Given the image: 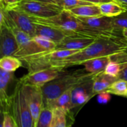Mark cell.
<instances>
[{
    "mask_svg": "<svg viewBox=\"0 0 127 127\" xmlns=\"http://www.w3.org/2000/svg\"><path fill=\"white\" fill-rule=\"evenodd\" d=\"M55 4L63 7V9L69 11L71 9L83 5L93 4L82 0H55Z\"/></svg>",
    "mask_w": 127,
    "mask_h": 127,
    "instance_id": "cell-25",
    "label": "cell"
},
{
    "mask_svg": "<svg viewBox=\"0 0 127 127\" xmlns=\"http://www.w3.org/2000/svg\"><path fill=\"white\" fill-rule=\"evenodd\" d=\"M82 1H86V2H90V3L93 4L99 5L102 3L110 2V1H114V0H82Z\"/></svg>",
    "mask_w": 127,
    "mask_h": 127,
    "instance_id": "cell-32",
    "label": "cell"
},
{
    "mask_svg": "<svg viewBox=\"0 0 127 127\" xmlns=\"http://www.w3.org/2000/svg\"><path fill=\"white\" fill-rule=\"evenodd\" d=\"M95 77L78 84L72 89L71 111L74 114V110H76V115L79 110L94 97L93 87Z\"/></svg>",
    "mask_w": 127,
    "mask_h": 127,
    "instance_id": "cell-7",
    "label": "cell"
},
{
    "mask_svg": "<svg viewBox=\"0 0 127 127\" xmlns=\"http://www.w3.org/2000/svg\"><path fill=\"white\" fill-rule=\"evenodd\" d=\"M35 1H42V2H50V3H53V4H55V0H35Z\"/></svg>",
    "mask_w": 127,
    "mask_h": 127,
    "instance_id": "cell-35",
    "label": "cell"
},
{
    "mask_svg": "<svg viewBox=\"0 0 127 127\" xmlns=\"http://www.w3.org/2000/svg\"><path fill=\"white\" fill-rule=\"evenodd\" d=\"M127 50V40L120 36L100 37L92 44L78 53L60 60L53 62V68L66 69L73 66L82 65L89 60L102 57H110Z\"/></svg>",
    "mask_w": 127,
    "mask_h": 127,
    "instance_id": "cell-1",
    "label": "cell"
},
{
    "mask_svg": "<svg viewBox=\"0 0 127 127\" xmlns=\"http://www.w3.org/2000/svg\"><path fill=\"white\" fill-rule=\"evenodd\" d=\"M11 97L9 112L16 127H35L34 120L24 93L23 82L21 79L16 83Z\"/></svg>",
    "mask_w": 127,
    "mask_h": 127,
    "instance_id": "cell-3",
    "label": "cell"
},
{
    "mask_svg": "<svg viewBox=\"0 0 127 127\" xmlns=\"http://www.w3.org/2000/svg\"><path fill=\"white\" fill-rule=\"evenodd\" d=\"M105 91L110 94L127 98V81L118 79Z\"/></svg>",
    "mask_w": 127,
    "mask_h": 127,
    "instance_id": "cell-23",
    "label": "cell"
},
{
    "mask_svg": "<svg viewBox=\"0 0 127 127\" xmlns=\"http://www.w3.org/2000/svg\"><path fill=\"white\" fill-rule=\"evenodd\" d=\"M80 50H54L47 51L27 57L21 60L26 63L28 69V73H33L41 69L51 68L53 62L60 60L78 53Z\"/></svg>",
    "mask_w": 127,
    "mask_h": 127,
    "instance_id": "cell-4",
    "label": "cell"
},
{
    "mask_svg": "<svg viewBox=\"0 0 127 127\" xmlns=\"http://www.w3.org/2000/svg\"><path fill=\"white\" fill-rule=\"evenodd\" d=\"M22 66V61L14 56H6L0 60V68L7 71L14 72Z\"/></svg>",
    "mask_w": 127,
    "mask_h": 127,
    "instance_id": "cell-21",
    "label": "cell"
},
{
    "mask_svg": "<svg viewBox=\"0 0 127 127\" xmlns=\"http://www.w3.org/2000/svg\"><path fill=\"white\" fill-rule=\"evenodd\" d=\"M53 110V118L50 127H71L74 122L75 115L73 112H66L60 108Z\"/></svg>",
    "mask_w": 127,
    "mask_h": 127,
    "instance_id": "cell-15",
    "label": "cell"
},
{
    "mask_svg": "<svg viewBox=\"0 0 127 127\" xmlns=\"http://www.w3.org/2000/svg\"><path fill=\"white\" fill-rule=\"evenodd\" d=\"M110 61V57H102L89 60L82 65L84 66V69L89 73H98L105 70L107 65Z\"/></svg>",
    "mask_w": 127,
    "mask_h": 127,
    "instance_id": "cell-17",
    "label": "cell"
},
{
    "mask_svg": "<svg viewBox=\"0 0 127 127\" xmlns=\"http://www.w3.org/2000/svg\"><path fill=\"white\" fill-rule=\"evenodd\" d=\"M35 36L45 37L53 41L57 45L60 43L65 37H69L63 31L50 26H45L40 24L35 23Z\"/></svg>",
    "mask_w": 127,
    "mask_h": 127,
    "instance_id": "cell-14",
    "label": "cell"
},
{
    "mask_svg": "<svg viewBox=\"0 0 127 127\" xmlns=\"http://www.w3.org/2000/svg\"><path fill=\"white\" fill-rule=\"evenodd\" d=\"M64 71V69L57 68H47L33 73H28L21 78L24 84H32L42 87L46 83L53 80Z\"/></svg>",
    "mask_w": 127,
    "mask_h": 127,
    "instance_id": "cell-9",
    "label": "cell"
},
{
    "mask_svg": "<svg viewBox=\"0 0 127 127\" xmlns=\"http://www.w3.org/2000/svg\"><path fill=\"white\" fill-rule=\"evenodd\" d=\"M69 11L77 17H89L102 15L99 6L97 4L83 5L71 9Z\"/></svg>",
    "mask_w": 127,
    "mask_h": 127,
    "instance_id": "cell-19",
    "label": "cell"
},
{
    "mask_svg": "<svg viewBox=\"0 0 127 127\" xmlns=\"http://www.w3.org/2000/svg\"><path fill=\"white\" fill-rule=\"evenodd\" d=\"M22 0H1V5L5 7H13L16 6Z\"/></svg>",
    "mask_w": 127,
    "mask_h": 127,
    "instance_id": "cell-30",
    "label": "cell"
},
{
    "mask_svg": "<svg viewBox=\"0 0 127 127\" xmlns=\"http://www.w3.org/2000/svg\"><path fill=\"white\" fill-rule=\"evenodd\" d=\"M118 79H123L127 81V64L122 66L121 71L118 76Z\"/></svg>",
    "mask_w": 127,
    "mask_h": 127,
    "instance_id": "cell-31",
    "label": "cell"
},
{
    "mask_svg": "<svg viewBox=\"0 0 127 127\" xmlns=\"http://www.w3.org/2000/svg\"><path fill=\"white\" fill-rule=\"evenodd\" d=\"M98 73H89L85 69H76L72 72L64 71L57 78L42 87L44 106L48 102L54 100L78 84L94 78Z\"/></svg>",
    "mask_w": 127,
    "mask_h": 127,
    "instance_id": "cell-2",
    "label": "cell"
},
{
    "mask_svg": "<svg viewBox=\"0 0 127 127\" xmlns=\"http://www.w3.org/2000/svg\"><path fill=\"white\" fill-rule=\"evenodd\" d=\"M30 16L40 18H47L58 15L63 10L56 4L35 0H22L16 6Z\"/></svg>",
    "mask_w": 127,
    "mask_h": 127,
    "instance_id": "cell-5",
    "label": "cell"
},
{
    "mask_svg": "<svg viewBox=\"0 0 127 127\" xmlns=\"http://www.w3.org/2000/svg\"><path fill=\"white\" fill-rule=\"evenodd\" d=\"M77 17L83 24L91 28L105 33L119 34L114 30L112 23V17H106L103 15L95 17Z\"/></svg>",
    "mask_w": 127,
    "mask_h": 127,
    "instance_id": "cell-12",
    "label": "cell"
},
{
    "mask_svg": "<svg viewBox=\"0 0 127 127\" xmlns=\"http://www.w3.org/2000/svg\"><path fill=\"white\" fill-rule=\"evenodd\" d=\"M52 118L53 110L48 107L44 106L35 124V127H50Z\"/></svg>",
    "mask_w": 127,
    "mask_h": 127,
    "instance_id": "cell-22",
    "label": "cell"
},
{
    "mask_svg": "<svg viewBox=\"0 0 127 127\" xmlns=\"http://www.w3.org/2000/svg\"><path fill=\"white\" fill-rule=\"evenodd\" d=\"M121 70V64H119L118 62H115V61L110 60L104 70V73L108 75L113 77H116L118 78V76H119Z\"/></svg>",
    "mask_w": 127,
    "mask_h": 127,
    "instance_id": "cell-27",
    "label": "cell"
},
{
    "mask_svg": "<svg viewBox=\"0 0 127 127\" xmlns=\"http://www.w3.org/2000/svg\"><path fill=\"white\" fill-rule=\"evenodd\" d=\"M72 89L64 92L62 95H60L54 100L48 102L45 105V106L48 107L52 109L60 108V109H63L66 112L71 111Z\"/></svg>",
    "mask_w": 127,
    "mask_h": 127,
    "instance_id": "cell-18",
    "label": "cell"
},
{
    "mask_svg": "<svg viewBox=\"0 0 127 127\" xmlns=\"http://www.w3.org/2000/svg\"><path fill=\"white\" fill-rule=\"evenodd\" d=\"M122 33L123 37H124L126 40H127V29H125L123 30Z\"/></svg>",
    "mask_w": 127,
    "mask_h": 127,
    "instance_id": "cell-34",
    "label": "cell"
},
{
    "mask_svg": "<svg viewBox=\"0 0 127 127\" xmlns=\"http://www.w3.org/2000/svg\"><path fill=\"white\" fill-rule=\"evenodd\" d=\"M2 115L1 127H16L12 115L8 112L1 113Z\"/></svg>",
    "mask_w": 127,
    "mask_h": 127,
    "instance_id": "cell-28",
    "label": "cell"
},
{
    "mask_svg": "<svg viewBox=\"0 0 127 127\" xmlns=\"http://www.w3.org/2000/svg\"><path fill=\"white\" fill-rule=\"evenodd\" d=\"M33 39L45 51H53L55 50L57 44L51 40L41 36H35Z\"/></svg>",
    "mask_w": 127,
    "mask_h": 127,
    "instance_id": "cell-26",
    "label": "cell"
},
{
    "mask_svg": "<svg viewBox=\"0 0 127 127\" xmlns=\"http://www.w3.org/2000/svg\"><path fill=\"white\" fill-rule=\"evenodd\" d=\"M127 10V0H114Z\"/></svg>",
    "mask_w": 127,
    "mask_h": 127,
    "instance_id": "cell-33",
    "label": "cell"
},
{
    "mask_svg": "<svg viewBox=\"0 0 127 127\" xmlns=\"http://www.w3.org/2000/svg\"><path fill=\"white\" fill-rule=\"evenodd\" d=\"M111 99L110 93H107L106 91L101 92L97 94V102L100 104H106L109 102Z\"/></svg>",
    "mask_w": 127,
    "mask_h": 127,
    "instance_id": "cell-29",
    "label": "cell"
},
{
    "mask_svg": "<svg viewBox=\"0 0 127 127\" xmlns=\"http://www.w3.org/2000/svg\"><path fill=\"white\" fill-rule=\"evenodd\" d=\"M95 40V38L83 37H66L58 43L55 50H82Z\"/></svg>",
    "mask_w": 127,
    "mask_h": 127,
    "instance_id": "cell-13",
    "label": "cell"
},
{
    "mask_svg": "<svg viewBox=\"0 0 127 127\" xmlns=\"http://www.w3.org/2000/svg\"><path fill=\"white\" fill-rule=\"evenodd\" d=\"M117 79L118 78L116 77H113L105 74L104 71L98 73L94 78L93 83V92L94 96L107 90Z\"/></svg>",
    "mask_w": 127,
    "mask_h": 127,
    "instance_id": "cell-16",
    "label": "cell"
},
{
    "mask_svg": "<svg viewBox=\"0 0 127 127\" xmlns=\"http://www.w3.org/2000/svg\"><path fill=\"white\" fill-rule=\"evenodd\" d=\"M99 6L102 14L109 17H116L127 11L126 9L115 1L102 3Z\"/></svg>",
    "mask_w": 127,
    "mask_h": 127,
    "instance_id": "cell-20",
    "label": "cell"
},
{
    "mask_svg": "<svg viewBox=\"0 0 127 127\" xmlns=\"http://www.w3.org/2000/svg\"><path fill=\"white\" fill-rule=\"evenodd\" d=\"M114 30L118 33H122L123 30L127 29V10L119 16L112 17Z\"/></svg>",
    "mask_w": 127,
    "mask_h": 127,
    "instance_id": "cell-24",
    "label": "cell"
},
{
    "mask_svg": "<svg viewBox=\"0 0 127 127\" xmlns=\"http://www.w3.org/2000/svg\"><path fill=\"white\" fill-rule=\"evenodd\" d=\"M19 44L14 33L6 24L0 26V56H14L18 51Z\"/></svg>",
    "mask_w": 127,
    "mask_h": 127,
    "instance_id": "cell-10",
    "label": "cell"
},
{
    "mask_svg": "<svg viewBox=\"0 0 127 127\" xmlns=\"http://www.w3.org/2000/svg\"><path fill=\"white\" fill-rule=\"evenodd\" d=\"M23 90L35 124L41 110L44 107L42 87L23 83Z\"/></svg>",
    "mask_w": 127,
    "mask_h": 127,
    "instance_id": "cell-8",
    "label": "cell"
},
{
    "mask_svg": "<svg viewBox=\"0 0 127 127\" xmlns=\"http://www.w3.org/2000/svg\"><path fill=\"white\" fill-rule=\"evenodd\" d=\"M14 78V72L0 69V103L1 113L8 112L11 109L12 97L7 94L8 87Z\"/></svg>",
    "mask_w": 127,
    "mask_h": 127,
    "instance_id": "cell-11",
    "label": "cell"
},
{
    "mask_svg": "<svg viewBox=\"0 0 127 127\" xmlns=\"http://www.w3.org/2000/svg\"><path fill=\"white\" fill-rule=\"evenodd\" d=\"M1 8L14 26L32 38L35 36V23L28 14L16 6L5 7L1 5Z\"/></svg>",
    "mask_w": 127,
    "mask_h": 127,
    "instance_id": "cell-6",
    "label": "cell"
}]
</instances>
